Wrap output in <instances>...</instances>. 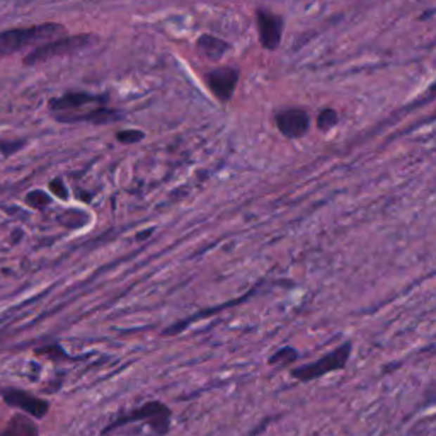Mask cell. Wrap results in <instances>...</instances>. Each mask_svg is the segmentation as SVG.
<instances>
[{
  "label": "cell",
  "mask_w": 436,
  "mask_h": 436,
  "mask_svg": "<svg viewBox=\"0 0 436 436\" xmlns=\"http://www.w3.org/2000/svg\"><path fill=\"white\" fill-rule=\"evenodd\" d=\"M67 27L60 23H43L33 26L9 27L0 31V58L12 56L27 50L38 48L39 44L51 41V39L65 36Z\"/></svg>",
  "instance_id": "obj_1"
},
{
  "label": "cell",
  "mask_w": 436,
  "mask_h": 436,
  "mask_svg": "<svg viewBox=\"0 0 436 436\" xmlns=\"http://www.w3.org/2000/svg\"><path fill=\"white\" fill-rule=\"evenodd\" d=\"M98 36L91 33H80V34H65L60 38L51 39V41L39 44L38 48L31 50L30 53L23 58L24 67H36L41 63L51 62L55 58H63V56L75 55L79 51L86 50L92 43H96Z\"/></svg>",
  "instance_id": "obj_2"
},
{
  "label": "cell",
  "mask_w": 436,
  "mask_h": 436,
  "mask_svg": "<svg viewBox=\"0 0 436 436\" xmlns=\"http://www.w3.org/2000/svg\"><path fill=\"white\" fill-rule=\"evenodd\" d=\"M98 104H109V94H92L86 91H68L65 94L48 99V111L55 121L62 124H72L75 116Z\"/></svg>",
  "instance_id": "obj_3"
},
{
  "label": "cell",
  "mask_w": 436,
  "mask_h": 436,
  "mask_svg": "<svg viewBox=\"0 0 436 436\" xmlns=\"http://www.w3.org/2000/svg\"><path fill=\"white\" fill-rule=\"evenodd\" d=\"M351 353H353V345H351V341H346L336 346L333 351H329V353L322 354L316 361L295 366V368L290 370V375L295 380L300 382L319 380V378L334 373V371L345 370L351 358Z\"/></svg>",
  "instance_id": "obj_4"
},
{
  "label": "cell",
  "mask_w": 436,
  "mask_h": 436,
  "mask_svg": "<svg viewBox=\"0 0 436 436\" xmlns=\"http://www.w3.org/2000/svg\"><path fill=\"white\" fill-rule=\"evenodd\" d=\"M171 409H169L165 404L160 401H150L130 411V413L123 414L120 419H116L113 425H109L106 430H104V435L116 430V428L128 425V423H145V425L150 426L157 435L164 436L167 435L169 428H171Z\"/></svg>",
  "instance_id": "obj_5"
},
{
  "label": "cell",
  "mask_w": 436,
  "mask_h": 436,
  "mask_svg": "<svg viewBox=\"0 0 436 436\" xmlns=\"http://www.w3.org/2000/svg\"><path fill=\"white\" fill-rule=\"evenodd\" d=\"M241 72L236 67H215L208 70L203 75L205 84H207L208 91L215 96L218 103L227 104L232 99L233 92H236L237 84H239Z\"/></svg>",
  "instance_id": "obj_6"
},
{
  "label": "cell",
  "mask_w": 436,
  "mask_h": 436,
  "mask_svg": "<svg viewBox=\"0 0 436 436\" xmlns=\"http://www.w3.org/2000/svg\"><path fill=\"white\" fill-rule=\"evenodd\" d=\"M274 124L285 139L298 140L310 132L312 118L304 108H285L274 113Z\"/></svg>",
  "instance_id": "obj_7"
},
{
  "label": "cell",
  "mask_w": 436,
  "mask_h": 436,
  "mask_svg": "<svg viewBox=\"0 0 436 436\" xmlns=\"http://www.w3.org/2000/svg\"><path fill=\"white\" fill-rule=\"evenodd\" d=\"M256 26L261 46L268 51H276L283 39V18L268 9H256Z\"/></svg>",
  "instance_id": "obj_8"
},
{
  "label": "cell",
  "mask_w": 436,
  "mask_h": 436,
  "mask_svg": "<svg viewBox=\"0 0 436 436\" xmlns=\"http://www.w3.org/2000/svg\"><path fill=\"white\" fill-rule=\"evenodd\" d=\"M0 395H2L4 402L7 406L15 407L21 413L31 416L34 419H43L50 411V404L44 399L36 397V395L26 392V390L14 389V387H4L0 389Z\"/></svg>",
  "instance_id": "obj_9"
},
{
  "label": "cell",
  "mask_w": 436,
  "mask_h": 436,
  "mask_svg": "<svg viewBox=\"0 0 436 436\" xmlns=\"http://www.w3.org/2000/svg\"><path fill=\"white\" fill-rule=\"evenodd\" d=\"M124 118V113L121 109L116 108H109L108 104H98V106H92L91 109H87L86 113L82 115L75 116L72 120V124L74 123H89V124H111L116 123V121H121Z\"/></svg>",
  "instance_id": "obj_10"
},
{
  "label": "cell",
  "mask_w": 436,
  "mask_h": 436,
  "mask_svg": "<svg viewBox=\"0 0 436 436\" xmlns=\"http://www.w3.org/2000/svg\"><path fill=\"white\" fill-rule=\"evenodd\" d=\"M230 50H232V44L215 34H201L196 39L198 55L203 56L208 62H220Z\"/></svg>",
  "instance_id": "obj_11"
},
{
  "label": "cell",
  "mask_w": 436,
  "mask_h": 436,
  "mask_svg": "<svg viewBox=\"0 0 436 436\" xmlns=\"http://www.w3.org/2000/svg\"><path fill=\"white\" fill-rule=\"evenodd\" d=\"M38 433L39 428L34 423V419H31L30 416H24V413H19L12 416L0 436H38Z\"/></svg>",
  "instance_id": "obj_12"
},
{
  "label": "cell",
  "mask_w": 436,
  "mask_h": 436,
  "mask_svg": "<svg viewBox=\"0 0 436 436\" xmlns=\"http://www.w3.org/2000/svg\"><path fill=\"white\" fill-rule=\"evenodd\" d=\"M339 124V115L336 109L333 108H324L319 111L317 118H316V127L319 132L327 133L331 132L333 128H336Z\"/></svg>",
  "instance_id": "obj_13"
},
{
  "label": "cell",
  "mask_w": 436,
  "mask_h": 436,
  "mask_svg": "<svg viewBox=\"0 0 436 436\" xmlns=\"http://www.w3.org/2000/svg\"><path fill=\"white\" fill-rule=\"evenodd\" d=\"M298 360V351L292 348V346H285V348H280L278 351H274V353L269 357L268 363L271 366H286V365H292V363H295Z\"/></svg>",
  "instance_id": "obj_14"
},
{
  "label": "cell",
  "mask_w": 436,
  "mask_h": 436,
  "mask_svg": "<svg viewBox=\"0 0 436 436\" xmlns=\"http://www.w3.org/2000/svg\"><path fill=\"white\" fill-rule=\"evenodd\" d=\"M115 139L123 145H133V143L142 142V140L145 139V132L135 130V128H128V130L116 132Z\"/></svg>",
  "instance_id": "obj_15"
},
{
  "label": "cell",
  "mask_w": 436,
  "mask_h": 436,
  "mask_svg": "<svg viewBox=\"0 0 436 436\" xmlns=\"http://www.w3.org/2000/svg\"><path fill=\"white\" fill-rule=\"evenodd\" d=\"M26 203L36 210H43L51 203V198L41 189H34V191H30L26 195Z\"/></svg>",
  "instance_id": "obj_16"
},
{
  "label": "cell",
  "mask_w": 436,
  "mask_h": 436,
  "mask_svg": "<svg viewBox=\"0 0 436 436\" xmlns=\"http://www.w3.org/2000/svg\"><path fill=\"white\" fill-rule=\"evenodd\" d=\"M26 140L21 139H7V140H0V153L4 157H12L14 153H18L21 148L26 147Z\"/></svg>",
  "instance_id": "obj_17"
},
{
  "label": "cell",
  "mask_w": 436,
  "mask_h": 436,
  "mask_svg": "<svg viewBox=\"0 0 436 436\" xmlns=\"http://www.w3.org/2000/svg\"><path fill=\"white\" fill-rule=\"evenodd\" d=\"M48 188H50V191L53 193L56 198H62V200H67L68 198V189L65 183L62 181V177H55L53 181H50Z\"/></svg>",
  "instance_id": "obj_18"
},
{
  "label": "cell",
  "mask_w": 436,
  "mask_h": 436,
  "mask_svg": "<svg viewBox=\"0 0 436 436\" xmlns=\"http://www.w3.org/2000/svg\"><path fill=\"white\" fill-rule=\"evenodd\" d=\"M428 92H430V94H436V80L433 84H431V87L428 89Z\"/></svg>",
  "instance_id": "obj_19"
}]
</instances>
